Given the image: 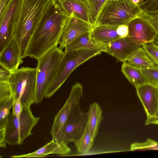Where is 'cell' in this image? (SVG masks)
<instances>
[{
    "mask_svg": "<svg viewBox=\"0 0 158 158\" xmlns=\"http://www.w3.org/2000/svg\"><path fill=\"white\" fill-rule=\"evenodd\" d=\"M68 16L57 2L50 0L29 41L25 57L37 60L57 46Z\"/></svg>",
    "mask_w": 158,
    "mask_h": 158,
    "instance_id": "1",
    "label": "cell"
},
{
    "mask_svg": "<svg viewBox=\"0 0 158 158\" xmlns=\"http://www.w3.org/2000/svg\"><path fill=\"white\" fill-rule=\"evenodd\" d=\"M49 1L22 0L13 34L22 59L25 57L29 41Z\"/></svg>",
    "mask_w": 158,
    "mask_h": 158,
    "instance_id": "2",
    "label": "cell"
},
{
    "mask_svg": "<svg viewBox=\"0 0 158 158\" xmlns=\"http://www.w3.org/2000/svg\"><path fill=\"white\" fill-rule=\"evenodd\" d=\"M141 10L139 6L131 0H107L100 11L94 27L105 25L117 27L127 25L134 19L140 17Z\"/></svg>",
    "mask_w": 158,
    "mask_h": 158,
    "instance_id": "3",
    "label": "cell"
},
{
    "mask_svg": "<svg viewBox=\"0 0 158 158\" xmlns=\"http://www.w3.org/2000/svg\"><path fill=\"white\" fill-rule=\"evenodd\" d=\"M64 54L57 46L37 60L35 103H40L53 81Z\"/></svg>",
    "mask_w": 158,
    "mask_h": 158,
    "instance_id": "4",
    "label": "cell"
},
{
    "mask_svg": "<svg viewBox=\"0 0 158 158\" xmlns=\"http://www.w3.org/2000/svg\"><path fill=\"white\" fill-rule=\"evenodd\" d=\"M102 52H103L102 50L98 48L64 51L56 76L48 89L45 98H49L52 96L77 67Z\"/></svg>",
    "mask_w": 158,
    "mask_h": 158,
    "instance_id": "5",
    "label": "cell"
},
{
    "mask_svg": "<svg viewBox=\"0 0 158 158\" xmlns=\"http://www.w3.org/2000/svg\"><path fill=\"white\" fill-rule=\"evenodd\" d=\"M40 117H35L30 106H23L19 119L10 112L6 128L5 141L11 145H21L25 139L32 135L31 131Z\"/></svg>",
    "mask_w": 158,
    "mask_h": 158,
    "instance_id": "6",
    "label": "cell"
},
{
    "mask_svg": "<svg viewBox=\"0 0 158 158\" xmlns=\"http://www.w3.org/2000/svg\"><path fill=\"white\" fill-rule=\"evenodd\" d=\"M36 68L23 67L12 73L9 82L14 98L21 100L22 106L35 103Z\"/></svg>",
    "mask_w": 158,
    "mask_h": 158,
    "instance_id": "7",
    "label": "cell"
},
{
    "mask_svg": "<svg viewBox=\"0 0 158 158\" xmlns=\"http://www.w3.org/2000/svg\"><path fill=\"white\" fill-rule=\"evenodd\" d=\"M83 96V86L80 83H77L72 86L64 104L54 117L50 134L52 139L57 143H65L62 137L63 128L71 112L80 106V100Z\"/></svg>",
    "mask_w": 158,
    "mask_h": 158,
    "instance_id": "8",
    "label": "cell"
},
{
    "mask_svg": "<svg viewBox=\"0 0 158 158\" xmlns=\"http://www.w3.org/2000/svg\"><path fill=\"white\" fill-rule=\"evenodd\" d=\"M22 0H10L0 15V53L14 36Z\"/></svg>",
    "mask_w": 158,
    "mask_h": 158,
    "instance_id": "9",
    "label": "cell"
},
{
    "mask_svg": "<svg viewBox=\"0 0 158 158\" xmlns=\"http://www.w3.org/2000/svg\"><path fill=\"white\" fill-rule=\"evenodd\" d=\"M87 112L81 110L80 106L76 107L69 116L63 128V141L68 144L77 141L83 133L88 123Z\"/></svg>",
    "mask_w": 158,
    "mask_h": 158,
    "instance_id": "10",
    "label": "cell"
},
{
    "mask_svg": "<svg viewBox=\"0 0 158 158\" xmlns=\"http://www.w3.org/2000/svg\"><path fill=\"white\" fill-rule=\"evenodd\" d=\"M135 88L147 114L145 125L151 124L156 119L158 110L156 87L147 83Z\"/></svg>",
    "mask_w": 158,
    "mask_h": 158,
    "instance_id": "11",
    "label": "cell"
},
{
    "mask_svg": "<svg viewBox=\"0 0 158 158\" xmlns=\"http://www.w3.org/2000/svg\"><path fill=\"white\" fill-rule=\"evenodd\" d=\"M92 26L77 18L69 16L64 25L58 42L63 49L65 46L82 34L90 31Z\"/></svg>",
    "mask_w": 158,
    "mask_h": 158,
    "instance_id": "12",
    "label": "cell"
},
{
    "mask_svg": "<svg viewBox=\"0 0 158 158\" xmlns=\"http://www.w3.org/2000/svg\"><path fill=\"white\" fill-rule=\"evenodd\" d=\"M127 25L129 30L128 36L142 45L153 42L158 34L154 27L141 17L134 19Z\"/></svg>",
    "mask_w": 158,
    "mask_h": 158,
    "instance_id": "13",
    "label": "cell"
},
{
    "mask_svg": "<svg viewBox=\"0 0 158 158\" xmlns=\"http://www.w3.org/2000/svg\"><path fill=\"white\" fill-rule=\"evenodd\" d=\"M141 46L142 44L127 36L119 38L106 46V52L124 62L136 49Z\"/></svg>",
    "mask_w": 158,
    "mask_h": 158,
    "instance_id": "14",
    "label": "cell"
},
{
    "mask_svg": "<svg viewBox=\"0 0 158 158\" xmlns=\"http://www.w3.org/2000/svg\"><path fill=\"white\" fill-rule=\"evenodd\" d=\"M23 62L19 48L13 36L0 53V65L12 73L19 69V65Z\"/></svg>",
    "mask_w": 158,
    "mask_h": 158,
    "instance_id": "15",
    "label": "cell"
},
{
    "mask_svg": "<svg viewBox=\"0 0 158 158\" xmlns=\"http://www.w3.org/2000/svg\"><path fill=\"white\" fill-rule=\"evenodd\" d=\"M54 0L68 16L77 18L89 23V6L84 0Z\"/></svg>",
    "mask_w": 158,
    "mask_h": 158,
    "instance_id": "16",
    "label": "cell"
},
{
    "mask_svg": "<svg viewBox=\"0 0 158 158\" xmlns=\"http://www.w3.org/2000/svg\"><path fill=\"white\" fill-rule=\"evenodd\" d=\"M71 150L65 143H58L53 139L42 148L31 153L13 156L12 158L40 157L48 155L56 154L64 156L69 154Z\"/></svg>",
    "mask_w": 158,
    "mask_h": 158,
    "instance_id": "17",
    "label": "cell"
},
{
    "mask_svg": "<svg viewBox=\"0 0 158 158\" xmlns=\"http://www.w3.org/2000/svg\"><path fill=\"white\" fill-rule=\"evenodd\" d=\"M118 27L100 25L94 27L90 31L91 37L101 44L106 46L120 38Z\"/></svg>",
    "mask_w": 158,
    "mask_h": 158,
    "instance_id": "18",
    "label": "cell"
},
{
    "mask_svg": "<svg viewBox=\"0 0 158 158\" xmlns=\"http://www.w3.org/2000/svg\"><path fill=\"white\" fill-rule=\"evenodd\" d=\"M64 51L81 49H100L106 52V48L94 40L90 31L81 34L64 47Z\"/></svg>",
    "mask_w": 158,
    "mask_h": 158,
    "instance_id": "19",
    "label": "cell"
},
{
    "mask_svg": "<svg viewBox=\"0 0 158 158\" xmlns=\"http://www.w3.org/2000/svg\"><path fill=\"white\" fill-rule=\"evenodd\" d=\"M121 71L129 82L135 87L148 83L140 69L128 62H123Z\"/></svg>",
    "mask_w": 158,
    "mask_h": 158,
    "instance_id": "20",
    "label": "cell"
},
{
    "mask_svg": "<svg viewBox=\"0 0 158 158\" xmlns=\"http://www.w3.org/2000/svg\"><path fill=\"white\" fill-rule=\"evenodd\" d=\"M14 99V96L0 101V146H6L5 141L6 128L8 122L10 110Z\"/></svg>",
    "mask_w": 158,
    "mask_h": 158,
    "instance_id": "21",
    "label": "cell"
},
{
    "mask_svg": "<svg viewBox=\"0 0 158 158\" xmlns=\"http://www.w3.org/2000/svg\"><path fill=\"white\" fill-rule=\"evenodd\" d=\"M127 61L140 69L147 68L156 66L142 46L136 49L128 56Z\"/></svg>",
    "mask_w": 158,
    "mask_h": 158,
    "instance_id": "22",
    "label": "cell"
},
{
    "mask_svg": "<svg viewBox=\"0 0 158 158\" xmlns=\"http://www.w3.org/2000/svg\"><path fill=\"white\" fill-rule=\"evenodd\" d=\"M87 112L91 134L95 139L98 134L101 122L103 119L102 116V110L99 104L95 102L90 104Z\"/></svg>",
    "mask_w": 158,
    "mask_h": 158,
    "instance_id": "23",
    "label": "cell"
},
{
    "mask_svg": "<svg viewBox=\"0 0 158 158\" xmlns=\"http://www.w3.org/2000/svg\"><path fill=\"white\" fill-rule=\"evenodd\" d=\"M94 139L91 135L88 122L82 135L75 143L78 152L82 154L88 152L93 146Z\"/></svg>",
    "mask_w": 158,
    "mask_h": 158,
    "instance_id": "24",
    "label": "cell"
},
{
    "mask_svg": "<svg viewBox=\"0 0 158 158\" xmlns=\"http://www.w3.org/2000/svg\"><path fill=\"white\" fill-rule=\"evenodd\" d=\"M107 0H88L86 2L89 10V23L92 28L94 26L98 16Z\"/></svg>",
    "mask_w": 158,
    "mask_h": 158,
    "instance_id": "25",
    "label": "cell"
},
{
    "mask_svg": "<svg viewBox=\"0 0 158 158\" xmlns=\"http://www.w3.org/2000/svg\"><path fill=\"white\" fill-rule=\"evenodd\" d=\"M148 83L154 86L158 87V67L140 69Z\"/></svg>",
    "mask_w": 158,
    "mask_h": 158,
    "instance_id": "26",
    "label": "cell"
},
{
    "mask_svg": "<svg viewBox=\"0 0 158 158\" xmlns=\"http://www.w3.org/2000/svg\"><path fill=\"white\" fill-rule=\"evenodd\" d=\"M142 47L156 66L158 67V46L152 42L142 44Z\"/></svg>",
    "mask_w": 158,
    "mask_h": 158,
    "instance_id": "27",
    "label": "cell"
},
{
    "mask_svg": "<svg viewBox=\"0 0 158 158\" xmlns=\"http://www.w3.org/2000/svg\"><path fill=\"white\" fill-rule=\"evenodd\" d=\"M158 144L156 141L150 139H148L143 143L135 142L131 144L130 150L131 151L139 150H155Z\"/></svg>",
    "mask_w": 158,
    "mask_h": 158,
    "instance_id": "28",
    "label": "cell"
},
{
    "mask_svg": "<svg viewBox=\"0 0 158 158\" xmlns=\"http://www.w3.org/2000/svg\"><path fill=\"white\" fill-rule=\"evenodd\" d=\"M139 6L142 10L149 14L158 12V0H146Z\"/></svg>",
    "mask_w": 158,
    "mask_h": 158,
    "instance_id": "29",
    "label": "cell"
},
{
    "mask_svg": "<svg viewBox=\"0 0 158 158\" xmlns=\"http://www.w3.org/2000/svg\"><path fill=\"white\" fill-rule=\"evenodd\" d=\"M14 96L9 82H0V101Z\"/></svg>",
    "mask_w": 158,
    "mask_h": 158,
    "instance_id": "30",
    "label": "cell"
},
{
    "mask_svg": "<svg viewBox=\"0 0 158 158\" xmlns=\"http://www.w3.org/2000/svg\"><path fill=\"white\" fill-rule=\"evenodd\" d=\"M23 106L21 100L19 99L14 98L12 105L13 114L15 115L18 119L20 117L21 114Z\"/></svg>",
    "mask_w": 158,
    "mask_h": 158,
    "instance_id": "31",
    "label": "cell"
},
{
    "mask_svg": "<svg viewBox=\"0 0 158 158\" xmlns=\"http://www.w3.org/2000/svg\"><path fill=\"white\" fill-rule=\"evenodd\" d=\"M140 17L149 22L155 29L158 33V21L152 15L141 10Z\"/></svg>",
    "mask_w": 158,
    "mask_h": 158,
    "instance_id": "32",
    "label": "cell"
},
{
    "mask_svg": "<svg viewBox=\"0 0 158 158\" xmlns=\"http://www.w3.org/2000/svg\"><path fill=\"white\" fill-rule=\"evenodd\" d=\"M12 73L0 65V82H9Z\"/></svg>",
    "mask_w": 158,
    "mask_h": 158,
    "instance_id": "33",
    "label": "cell"
},
{
    "mask_svg": "<svg viewBox=\"0 0 158 158\" xmlns=\"http://www.w3.org/2000/svg\"><path fill=\"white\" fill-rule=\"evenodd\" d=\"M117 33L120 38L127 36L129 30L127 25H122L118 27L117 29Z\"/></svg>",
    "mask_w": 158,
    "mask_h": 158,
    "instance_id": "34",
    "label": "cell"
},
{
    "mask_svg": "<svg viewBox=\"0 0 158 158\" xmlns=\"http://www.w3.org/2000/svg\"><path fill=\"white\" fill-rule=\"evenodd\" d=\"M10 0H0V15H1L4 11Z\"/></svg>",
    "mask_w": 158,
    "mask_h": 158,
    "instance_id": "35",
    "label": "cell"
},
{
    "mask_svg": "<svg viewBox=\"0 0 158 158\" xmlns=\"http://www.w3.org/2000/svg\"><path fill=\"white\" fill-rule=\"evenodd\" d=\"M135 4L139 6L142 4L144 2V0H131Z\"/></svg>",
    "mask_w": 158,
    "mask_h": 158,
    "instance_id": "36",
    "label": "cell"
},
{
    "mask_svg": "<svg viewBox=\"0 0 158 158\" xmlns=\"http://www.w3.org/2000/svg\"><path fill=\"white\" fill-rule=\"evenodd\" d=\"M153 43L158 46V34L155 39Z\"/></svg>",
    "mask_w": 158,
    "mask_h": 158,
    "instance_id": "37",
    "label": "cell"
},
{
    "mask_svg": "<svg viewBox=\"0 0 158 158\" xmlns=\"http://www.w3.org/2000/svg\"><path fill=\"white\" fill-rule=\"evenodd\" d=\"M152 15L154 19L158 21V12Z\"/></svg>",
    "mask_w": 158,
    "mask_h": 158,
    "instance_id": "38",
    "label": "cell"
},
{
    "mask_svg": "<svg viewBox=\"0 0 158 158\" xmlns=\"http://www.w3.org/2000/svg\"><path fill=\"white\" fill-rule=\"evenodd\" d=\"M151 124L158 125V118L152 122Z\"/></svg>",
    "mask_w": 158,
    "mask_h": 158,
    "instance_id": "39",
    "label": "cell"
},
{
    "mask_svg": "<svg viewBox=\"0 0 158 158\" xmlns=\"http://www.w3.org/2000/svg\"><path fill=\"white\" fill-rule=\"evenodd\" d=\"M156 90H157V96H158V87H156ZM158 118V110L157 113V114L156 118V119Z\"/></svg>",
    "mask_w": 158,
    "mask_h": 158,
    "instance_id": "40",
    "label": "cell"
},
{
    "mask_svg": "<svg viewBox=\"0 0 158 158\" xmlns=\"http://www.w3.org/2000/svg\"><path fill=\"white\" fill-rule=\"evenodd\" d=\"M84 0L86 2L88 0Z\"/></svg>",
    "mask_w": 158,
    "mask_h": 158,
    "instance_id": "41",
    "label": "cell"
},
{
    "mask_svg": "<svg viewBox=\"0 0 158 158\" xmlns=\"http://www.w3.org/2000/svg\"><path fill=\"white\" fill-rule=\"evenodd\" d=\"M155 150H158V148H156Z\"/></svg>",
    "mask_w": 158,
    "mask_h": 158,
    "instance_id": "42",
    "label": "cell"
}]
</instances>
